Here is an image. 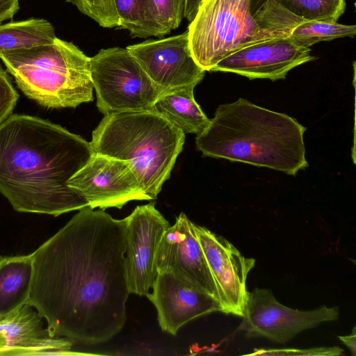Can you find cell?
<instances>
[{
    "mask_svg": "<svg viewBox=\"0 0 356 356\" xmlns=\"http://www.w3.org/2000/svg\"><path fill=\"white\" fill-rule=\"evenodd\" d=\"M194 88L186 87L163 92L151 111L161 115L184 134L197 136L210 123L193 95Z\"/></svg>",
    "mask_w": 356,
    "mask_h": 356,
    "instance_id": "obj_18",
    "label": "cell"
},
{
    "mask_svg": "<svg viewBox=\"0 0 356 356\" xmlns=\"http://www.w3.org/2000/svg\"><path fill=\"white\" fill-rule=\"evenodd\" d=\"M202 0H185L184 17L191 22L195 17Z\"/></svg>",
    "mask_w": 356,
    "mask_h": 356,
    "instance_id": "obj_28",
    "label": "cell"
},
{
    "mask_svg": "<svg viewBox=\"0 0 356 356\" xmlns=\"http://www.w3.org/2000/svg\"><path fill=\"white\" fill-rule=\"evenodd\" d=\"M343 353L339 347H318L308 349L284 348L257 350L250 355H340Z\"/></svg>",
    "mask_w": 356,
    "mask_h": 356,
    "instance_id": "obj_26",
    "label": "cell"
},
{
    "mask_svg": "<svg viewBox=\"0 0 356 356\" xmlns=\"http://www.w3.org/2000/svg\"><path fill=\"white\" fill-rule=\"evenodd\" d=\"M159 38L180 25L184 14L185 0H151Z\"/></svg>",
    "mask_w": 356,
    "mask_h": 356,
    "instance_id": "obj_23",
    "label": "cell"
},
{
    "mask_svg": "<svg viewBox=\"0 0 356 356\" xmlns=\"http://www.w3.org/2000/svg\"><path fill=\"white\" fill-rule=\"evenodd\" d=\"M124 220L129 289L131 293L147 296L158 273L157 252L170 224L154 202L136 207Z\"/></svg>",
    "mask_w": 356,
    "mask_h": 356,
    "instance_id": "obj_9",
    "label": "cell"
},
{
    "mask_svg": "<svg viewBox=\"0 0 356 356\" xmlns=\"http://www.w3.org/2000/svg\"><path fill=\"white\" fill-rule=\"evenodd\" d=\"M197 238L217 290L221 312L242 317L248 298L246 280L255 264L229 241L195 224Z\"/></svg>",
    "mask_w": 356,
    "mask_h": 356,
    "instance_id": "obj_12",
    "label": "cell"
},
{
    "mask_svg": "<svg viewBox=\"0 0 356 356\" xmlns=\"http://www.w3.org/2000/svg\"><path fill=\"white\" fill-rule=\"evenodd\" d=\"M19 9V0H0V24L13 19Z\"/></svg>",
    "mask_w": 356,
    "mask_h": 356,
    "instance_id": "obj_27",
    "label": "cell"
},
{
    "mask_svg": "<svg viewBox=\"0 0 356 356\" xmlns=\"http://www.w3.org/2000/svg\"><path fill=\"white\" fill-rule=\"evenodd\" d=\"M339 316L338 307L293 309L280 303L269 289L255 288L248 292L239 330L247 337H264L284 343L304 330L337 320Z\"/></svg>",
    "mask_w": 356,
    "mask_h": 356,
    "instance_id": "obj_8",
    "label": "cell"
},
{
    "mask_svg": "<svg viewBox=\"0 0 356 356\" xmlns=\"http://www.w3.org/2000/svg\"><path fill=\"white\" fill-rule=\"evenodd\" d=\"M90 58L57 37L49 44L0 53L18 88L49 108H75L93 100Z\"/></svg>",
    "mask_w": 356,
    "mask_h": 356,
    "instance_id": "obj_5",
    "label": "cell"
},
{
    "mask_svg": "<svg viewBox=\"0 0 356 356\" xmlns=\"http://www.w3.org/2000/svg\"><path fill=\"white\" fill-rule=\"evenodd\" d=\"M90 74L103 114L151 111L163 92L125 48L102 49L90 58Z\"/></svg>",
    "mask_w": 356,
    "mask_h": 356,
    "instance_id": "obj_7",
    "label": "cell"
},
{
    "mask_svg": "<svg viewBox=\"0 0 356 356\" xmlns=\"http://www.w3.org/2000/svg\"><path fill=\"white\" fill-rule=\"evenodd\" d=\"M355 34V25L341 24L337 22L306 21L294 27L289 37L299 45L309 47L323 41L353 38Z\"/></svg>",
    "mask_w": 356,
    "mask_h": 356,
    "instance_id": "obj_22",
    "label": "cell"
},
{
    "mask_svg": "<svg viewBox=\"0 0 356 356\" xmlns=\"http://www.w3.org/2000/svg\"><path fill=\"white\" fill-rule=\"evenodd\" d=\"M18 98L8 72L0 65V124L11 115Z\"/></svg>",
    "mask_w": 356,
    "mask_h": 356,
    "instance_id": "obj_25",
    "label": "cell"
},
{
    "mask_svg": "<svg viewBox=\"0 0 356 356\" xmlns=\"http://www.w3.org/2000/svg\"><path fill=\"white\" fill-rule=\"evenodd\" d=\"M29 304L0 318V356L86 355L71 350L73 342L53 335Z\"/></svg>",
    "mask_w": 356,
    "mask_h": 356,
    "instance_id": "obj_16",
    "label": "cell"
},
{
    "mask_svg": "<svg viewBox=\"0 0 356 356\" xmlns=\"http://www.w3.org/2000/svg\"><path fill=\"white\" fill-rule=\"evenodd\" d=\"M306 127L296 119L239 98L220 104L195 138L204 156L266 167L296 176L308 166Z\"/></svg>",
    "mask_w": 356,
    "mask_h": 356,
    "instance_id": "obj_3",
    "label": "cell"
},
{
    "mask_svg": "<svg viewBox=\"0 0 356 356\" xmlns=\"http://www.w3.org/2000/svg\"><path fill=\"white\" fill-rule=\"evenodd\" d=\"M157 273L168 272L190 282L218 300L217 290L195 224L181 212L167 229L156 256Z\"/></svg>",
    "mask_w": 356,
    "mask_h": 356,
    "instance_id": "obj_14",
    "label": "cell"
},
{
    "mask_svg": "<svg viewBox=\"0 0 356 356\" xmlns=\"http://www.w3.org/2000/svg\"><path fill=\"white\" fill-rule=\"evenodd\" d=\"M152 289L146 296L156 309L160 327L172 335L195 318L221 312L216 298L170 273H158Z\"/></svg>",
    "mask_w": 356,
    "mask_h": 356,
    "instance_id": "obj_15",
    "label": "cell"
},
{
    "mask_svg": "<svg viewBox=\"0 0 356 356\" xmlns=\"http://www.w3.org/2000/svg\"><path fill=\"white\" fill-rule=\"evenodd\" d=\"M355 327L353 328L352 334L348 336H340L339 339L352 351L355 355Z\"/></svg>",
    "mask_w": 356,
    "mask_h": 356,
    "instance_id": "obj_29",
    "label": "cell"
},
{
    "mask_svg": "<svg viewBox=\"0 0 356 356\" xmlns=\"http://www.w3.org/2000/svg\"><path fill=\"white\" fill-rule=\"evenodd\" d=\"M346 9L345 0H252L253 15L265 28L289 35L306 21L337 22Z\"/></svg>",
    "mask_w": 356,
    "mask_h": 356,
    "instance_id": "obj_17",
    "label": "cell"
},
{
    "mask_svg": "<svg viewBox=\"0 0 356 356\" xmlns=\"http://www.w3.org/2000/svg\"><path fill=\"white\" fill-rule=\"evenodd\" d=\"M125 226L124 218L88 206L32 252L27 304L53 335L92 345L123 328L131 293Z\"/></svg>",
    "mask_w": 356,
    "mask_h": 356,
    "instance_id": "obj_1",
    "label": "cell"
},
{
    "mask_svg": "<svg viewBox=\"0 0 356 356\" xmlns=\"http://www.w3.org/2000/svg\"><path fill=\"white\" fill-rule=\"evenodd\" d=\"M310 47L299 45L289 36L244 47L220 60L213 72H232L250 79H284L292 69L313 61Z\"/></svg>",
    "mask_w": 356,
    "mask_h": 356,
    "instance_id": "obj_13",
    "label": "cell"
},
{
    "mask_svg": "<svg viewBox=\"0 0 356 356\" xmlns=\"http://www.w3.org/2000/svg\"><path fill=\"white\" fill-rule=\"evenodd\" d=\"M120 25L132 37H159L151 0H114Z\"/></svg>",
    "mask_w": 356,
    "mask_h": 356,
    "instance_id": "obj_21",
    "label": "cell"
},
{
    "mask_svg": "<svg viewBox=\"0 0 356 356\" xmlns=\"http://www.w3.org/2000/svg\"><path fill=\"white\" fill-rule=\"evenodd\" d=\"M94 154L90 143L58 124L10 115L0 124V193L19 212L79 210L88 204L68 181Z\"/></svg>",
    "mask_w": 356,
    "mask_h": 356,
    "instance_id": "obj_2",
    "label": "cell"
},
{
    "mask_svg": "<svg viewBox=\"0 0 356 356\" xmlns=\"http://www.w3.org/2000/svg\"><path fill=\"white\" fill-rule=\"evenodd\" d=\"M252 0H202L188 28L192 55L205 71L252 44L287 37L264 27L251 10Z\"/></svg>",
    "mask_w": 356,
    "mask_h": 356,
    "instance_id": "obj_6",
    "label": "cell"
},
{
    "mask_svg": "<svg viewBox=\"0 0 356 356\" xmlns=\"http://www.w3.org/2000/svg\"><path fill=\"white\" fill-rule=\"evenodd\" d=\"M126 49L163 92L195 88L204 76L206 71L192 55L188 31L166 38L146 40Z\"/></svg>",
    "mask_w": 356,
    "mask_h": 356,
    "instance_id": "obj_10",
    "label": "cell"
},
{
    "mask_svg": "<svg viewBox=\"0 0 356 356\" xmlns=\"http://www.w3.org/2000/svg\"><path fill=\"white\" fill-rule=\"evenodd\" d=\"M104 28L119 27L114 0H66Z\"/></svg>",
    "mask_w": 356,
    "mask_h": 356,
    "instance_id": "obj_24",
    "label": "cell"
},
{
    "mask_svg": "<svg viewBox=\"0 0 356 356\" xmlns=\"http://www.w3.org/2000/svg\"><path fill=\"white\" fill-rule=\"evenodd\" d=\"M56 38L47 19L29 18L0 24V53L51 43Z\"/></svg>",
    "mask_w": 356,
    "mask_h": 356,
    "instance_id": "obj_20",
    "label": "cell"
},
{
    "mask_svg": "<svg viewBox=\"0 0 356 356\" xmlns=\"http://www.w3.org/2000/svg\"><path fill=\"white\" fill-rule=\"evenodd\" d=\"M32 276V253L0 257V318L27 304Z\"/></svg>",
    "mask_w": 356,
    "mask_h": 356,
    "instance_id": "obj_19",
    "label": "cell"
},
{
    "mask_svg": "<svg viewBox=\"0 0 356 356\" xmlns=\"http://www.w3.org/2000/svg\"><path fill=\"white\" fill-rule=\"evenodd\" d=\"M88 206L121 209L131 200H149L129 161L95 154L68 181Z\"/></svg>",
    "mask_w": 356,
    "mask_h": 356,
    "instance_id": "obj_11",
    "label": "cell"
},
{
    "mask_svg": "<svg viewBox=\"0 0 356 356\" xmlns=\"http://www.w3.org/2000/svg\"><path fill=\"white\" fill-rule=\"evenodd\" d=\"M185 134L152 111L104 115L90 145L95 154L129 161L144 193L154 200L170 177Z\"/></svg>",
    "mask_w": 356,
    "mask_h": 356,
    "instance_id": "obj_4",
    "label": "cell"
}]
</instances>
